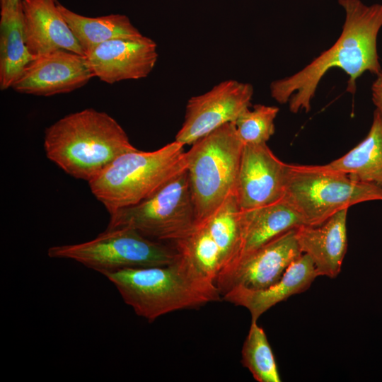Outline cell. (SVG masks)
I'll return each mask as SVG.
<instances>
[{
	"label": "cell",
	"mask_w": 382,
	"mask_h": 382,
	"mask_svg": "<svg viewBox=\"0 0 382 382\" xmlns=\"http://www.w3.org/2000/svg\"><path fill=\"white\" fill-rule=\"evenodd\" d=\"M345 13L341 35L329 49L293 75L274 81L271 96L279 103H289V110L308 112L318 84L332 68L349 76L346 91L354 94L357 80L364 72L381 71L377 37L382 27V4L367 6L361 0H338Z\"/></svg>",
	"instance_id": "6da1fadb"
},
{
	"label": "cell",
	"mask_w": 382,
	"mask_h": 382,
	"mask_svg": "<svg viewBox=\"0 0 382 382\" xmlns=\"http://www.w3.org/2000/svg\"><path fill=\"white\" fill-rule=\"evenodd\" d=\"M43 145L51 161L88 183L120 156L137 149L113 117L93 108L71 113L50 125Z\"/></svg>",
	"instance_id": "7a4b0ae2"
},
{
	"label": "cell",
	"mask_w": 382,
	"mask_h": 382,
	"mask_svg": "<svg viewBox=\"0 0 382 382\" xmlns=\"http://www.w3.org/2000/svg\"><path fill=\"white\" fill-rule=\"evenodd\" d=\"M103 275L125 303L149 323L171 312L199 309L222 299L216 285L195 279L177 259L168 265L125 268Z\"/></svg>",
	"instance_id": "3957f363"
},
{
	"label": "cell",
	"mask_w": 382,
	"mask_h": 382,
	"mask_svg": "<svg viewBox=\"0 0 382 382\" xmlns=\"http://www.w3.org/2000/svg\"><path fill=\"white\" fill-rule=\"evenodd\" d=\"M183 147L174 140L153 151L126 152L88 182L91 191L108 213L135 204L186 170Z\"/></svg>",
	"instance_id": "277c9868"
},
{
	"label": "cell",
	"mask_w": 382,
	"mask_h": 382,
	"mask_svg": "<svg viewBox=\"0 0 382 382\" xmlns=\"http://www.w3.org/2000/svg\"><path fill=\"white\" fill-rule=\"evenodd\" d=\"M243 148L235 123L229 122L196 141L186 151L196 223L236 193Z\"/></svg>",
	"instance_id": "5b68a950"
},
{
	"label": "cell",
	"mask_w": 382,
	"mask_h": 382,
	"mask_svg": "<svg viewBox=\"0 0 382 382\" xmlns=\"http://www.w3.org/2000/svg\"><path fill=\"white\" fill-rule=\"evenodd\" d=\"M284 198L305 225L321 224L336 212L371 200H382V187L351 179L325 165L286 163Z\"/></svg>",
	"instance_id": "8992f818"
},
{
	"label": "cell",
	"mask_w": 382,
	"mask_h": 382,
	"mask_svg": "<svg viewBox=\"0 0 382 382\" xmlns=\"http://www.w3.org/2000/svg\"><path fill=\"white\" fill-rule=\"evenodd\" d=\"M242 231V210L236 194L230 195L212 214L197 222L183 238L171 243L177 261L195 279L215 284L231 263Z\"/></svg>",
	"instance_id": "52a82bcc"
},
{
	"label": "cell",
	"mask_w": 382,
	"mask_h": 382,
	"mask_svg": "<svg viewBox=\"0 0 382 382\" xmlns=\"http://www.w3.org/2000/svg\"><path fill=\"white\" fill-rule=\"evenodd\" d=\"M47 255L76 261L102 274L125 268L168 265L177 259L172 245L127 227L106 228L86 242L50 247Z\"/></svg>",
	"instance_id": "ba28073f"
},
{
	"label": "cell",
	"mask_w": 382,
	"mask_h": 382,
	"mask_svg": "<svg viewBox=\"0 0 382 382\" xmlns=\"http://www.w3.org/2000/svg\"><path fill=\"white\" fill-rule=\"evenodd\" d=\"M109 214L107 228H131L161 242L181 239L196 224L187 170L144 200Z\"/></svg>",
	"instance_id": "9c48e42d"
},
{
	"label": "cell",
	"mask_w": 382,
	"mask_h": 382,
	"mask_svg": "<svg viewBox=\"0 0 382 382\" xmlns=\"http://www.w3.org/2000/svg\"><path fill=\"white\" fill-rule=\"evenodd\" d=\"M301 254L296 228L289 230L226 267L217 277L215 284L221 298L234 289H265L277 282Z\"/></svg>",
	"instance_id": "30bf717a"
},
{
	"label": "cell",
	"mask_w": 382,
	"mask_h": 382,
	"mask_svg": "<svg viewBox=\"0 0 382 382\" xmlns=\"http://www.w3.org/2000/svg\"><path fill=\"white\" fill-rule=\"evenodd\" d=\"M254 89L249 83L229 79L189 99L185 119L175 141L192 145L222 125L235 122L251 105Z\"/></svg>",
	"instance_id": "8fae6325"
},
{
	"label": "cell",
	"mask_w": 382,
	"mask_h": 382,
	"mask_svg": "<svg viewBox=\"0 0 382 382\" xmlns=\"http://www.w3.org/2000/svg\"><path fill=\"white\" fill-rule=\"evenodd\" d=\"M286 173V163L273 154L267 143L243 144L236 191L241 210L283 199Z\"/></svg>",
	"instance_id": "7c38bea8"
},
{
	"label": "cell",
	"mask_w": 382,
	"mask_h": 382,
	"mask_svg": "<svg viewBox=\"0 0 382 382\" xmlns=\"http://www.w3.org/2000/svg\"><path fill=\"white\" fill-rule=\"evenodd\" d=\"M93 76L85 55L60 50L36 57L11 88L21 93L50 96L78 89Z\"/></svg>",
	"instance_id": "4fadbf2b"
},
{
	"label": "cell",
	"mask_w": 382,
	"mask_h": 382,
	"mask_svg": "<svg viewBox=\"0 0 382 382\" xmlns=\"http://www.w3.org/2000/svg\"><path fill=\"white\" fill-rule=\"evenodd\" d=\"M94 76L107 83L146 78L157 59V45L150 37L115 38L86 54Z\"/></svg>",
	"instance_id": "5bb4252c"
},
{
	"label": "cell",
	"mask_w": 382,
	"mask_h": 382,
	"mask_svg": "<svg viewBox=\"0 0 382 382\" xmlns=\"http://www.w3.org/2000/svg\"><path fill=\"white\" fill-rule=\"evenodd\" d=\"M58 4L57 0L21 1L25 42L35 57L60 50L85 55Z\"/></svg>",
	"instance_id": "9a60e30c"
},
{
	"label": "cell",
	"mask_w": 382,
	"mask_h": 382,
	"mask_svg": "<svg viewBox=\"0 0 382 382\" xmlns=\"http://www.w3.org/2000/svg\"><path fill=\"white\" fill-rule=\"evenodd\" d=\"M348 209L336 212L321 224L296 228L301 251L311 259L319 277L335 278L341 271L347 250Z\"/></svg>",
	"instance_id": "2e32d148"
},
{
	"label": "cell",
	"mask_w": 382,
	"mask_h": 382,
	"mask_svg": "<svg viewBox=\"0 0 382 382\" xmlns=\"http://www.w3.org/2000/svg\"><path fill=\"white\" fill-rule=\"evenodd\" d=\"M319 277L311 259L302 253L286 269L281 279L271 286L258 291L234 289L222 299L248 310L251 321H257L267 310L291 296L306 291Z\"/></svg>",
	"instance_id": "e0dca14e"
},
{
	"label": "cell",
	"mask_w": 382,
	"mask_h": 382,
	"mask_svg": "<svg viewBox=\"0 0 382 382\" xmlns=\"http://www.w3.org/2000/svg\"><path fill=\"white\" fill-rule=\"evenodd\" d=\"M302 225H305L303 219L284 198L257 208L242 210L239 245L226 267L275 237Z\"/></svg>",
	"instance_id": "ac0fdd59"
},
{
	"label": "cell",
	"mask_w": 382,
	"mask_h": 382,
	"mask_svg": "<svg viewBox=\"0 0 382 382\" xmlns=\"http://www.w3.org/2000/svg\"><path fill=\"white\" fill-rule=\"evenodd\" d=\"M351 179L382 187V115L375 110L366 137L344 156L325 164Z\"/></svg>",
	"instance_id": "d6986e66"
},
{
	"label": "cell",
	"mask_w": 382,
	"mask_h": 382,
	"mask_svg": "<svg viewBox=\"0 0 382 382\" xmlns=\"http://www.w3.org/2000/svg\"><path fill=\"white\" fill-rule=\"evenodd\" d=\"M59 9L82 47L85 55L106 41L141 36L140 31L123 14L87 17L58 4Z\"/></svg>",
	"instance_id": "ffe728a7"
},
{
	"label": "cell",
	"mask_w": 382,
	"mask_h": 382,
	"mask_svg": "<svg viewBox=\"0 0 382 382\" xmlns=\"http://www.w3.org/2000/svg\"><path fill=\"white\" fill-rule=\"evenodd\" d=\"M34 57L26 45L21 7L11 13H1L0 88L6 90L22 74Z\"/></svg>",
	"instance_id": "44dd1931"
},
{
	"label": "cell",
	"mask_w": 382,
	"mask_h": 382,
	"mask_svg": "<svg viewBox=\"0 0 382 382\" xmlns=\"http://www.w3.org/2000/svg\"><path fill=\"white\" fill-rule=\"evenodd\" d=\"M241 363L258 382L282 381L267 335L257 321H251L241 349Z\"/></svg>",
	"instance_id": "7402d4cb"
},
{
	"label": "cell",
	"mask_w": 382,
	"mask_h": 382,
	"mask_svg": "<svg viewBox=\"0 0 382 382\" xmlns=\"http://www.w3.org/2000/svg\"><path fill=\"white\" fill-rule=\"evenodd\" d=\"M278 112L279 108L262 104L246 109L234 122L243 144L267 143L274 133V120Z\"/></svg>",
	"instance_id": "603a6c76"
},
{
	"label": "cell",
	"mask_w": 382,
	"mask_h": 382,
	"mask_svg": "<svg viewBox=\"0 0 382 382\" xmlns=\"http://www.w3.org/2000/svg\"><path fill=\"white\" fill-rule=\"evenodd\" d=\"M371 86L372 100L377 110L382 115V71L377 75Z\"/></svg>",
	"instance_id": "cb8c5ba5"
},
{
	"label": "cell",
	"mask_w": 382,
	"mask_h": 382,
	"mask_svg": "<svg viewBox=\"0 0 382 382\" xmlns=\"http://www.w3.org/2000/svg\"><path fill=\"white\" fill-rule=\"evenodd\" d=\"M21 0H0L1 13L16 11L21 7Z\"/></svg>",
	"instance_id": "d4e9b609"
}]
</instances>
